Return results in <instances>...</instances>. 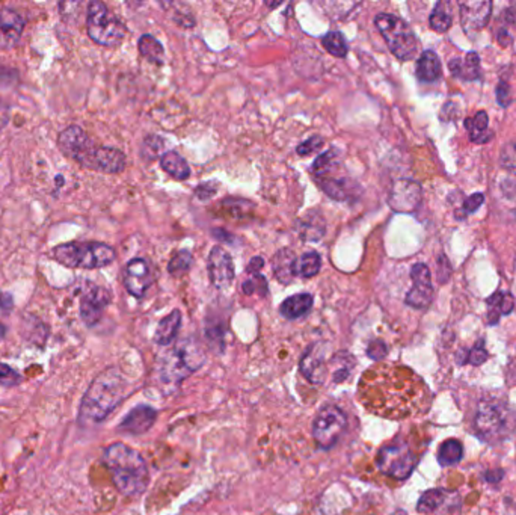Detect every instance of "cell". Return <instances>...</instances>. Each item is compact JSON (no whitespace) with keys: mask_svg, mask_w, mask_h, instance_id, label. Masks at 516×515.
I'll use <instances>...</instances> for the list:
<instances>
[{"mask_svg":"<svg viewBox=\"0 0 516 515\" xmlns=\"http://www.w3.org/2000/svg\"><path fill=\"white\" fill-rule=\"evenodd\" d=\"M364 407L385 419H408L426 412L432 396L428 384L408 367L378 366L359 382Z\"/></svg>","mask_w":516,"mask_h":515,"instance_id":"cell-1","label":"cell"},{"mask_svg":"<svg viewBox=\"0 0 516 515\" xmlns=\"http://www.w3.org/2000/svg\"><path fill=\"white\" fill-rule=\"evenodd\" d=\"M128 395V381L117 367L106 369L91 382L80 403L79 423L84 426L103 422Z\"/></svg>","mask_w":516,"mask_h":515,"instance_id":"cell-2","label":"cell"},{"mask_svg":"<svg viewBox=\"0 0 516 515\" xmlns=\"http://www.w3.org/2000/svg\"><path fill=\"white\" fill-rule=\"evenodd\" d=\"M103 462L117 490L127 497H138L150 482L147 462L140 453L123 443H114L105 450Z\"/></svg>","mask_w":516,"mask_h":515,"instance_id":"cell-3","label":"cell"},{"mask_svg":"<svg viewBox=\"0 0 516 515\" xmlns=\"http://www.w3.org/2000/svg\"><path fill=\"white\" fill-rule=\"evenodd\" d=\"M206 353L195 339L178 341L157 360L156 373L160 384L176 386L204 365Z\"/></svg>","mask_w":516,"mask_h":515,"instance_id":"cell-4","label":"cell"},{"mask_svg":"<svg viewBox=\"0 0 516 515\" xmlns=\"http://www.w3.org/2000/svg\"><path fill=\"white\" fill-rule=\"evenodd\" d=\"M58 263L73 269H97L112 263L117 254L114 248L100 242H70L52 251Z\"/></svg>","mask_w":516,"mask_h":515,"instance_id":"cell-5","label":"cell"},{"mask_svg":"<svg viewBox=\"0 0 516 515\" xmlns=\"http://www.w3.org/2000/svg\"><path fill=\"white\" fill-rule=\"evenodd\" d=\"M472 428L484 441L495 443L510 436L515 428V416L505 402L488 399L477 407Z\"/></svg>","mask_w":516,"mask_h":515,"instance_id":"cell-6","label":"cell"},{"mask_svg":"<svg viewBox=\"0 0 516 515\" xmlns=\"http://www.w3.org/2000/svg\"><path fill=\"white\" fill-rule=\"evenodd\" d=\"M86 27L89 38L103 47H118L124 41L127 32L123 22L98 0H94L88 6Z\"/></svg>","mask_w":516,"mask_h":515,"instance_id":"cell-7","label":"cell"},{"mask_svg":"<svg viewBox=\"0 0 516 515\" xmlns=\"http://www.w3.org/2000/svg\"><path fill=\"white\" fill-rule=\"evenodd\" d=\"M374 25L382 34L391 53L400 60H411L418 50L417 38L406 22L392 14H378Z\"/></svg>","mask_w":516,"mask_h":515,"instance_id":"cell-8","label":"cell"},{"mask_svg":"<svg viewBox=\"0 0 516 515\" xmlns=\"http://www.w3.org/2000/svg\"><path fill=\"white\" fill-rule=\"evenodd\" d=\"M418 462V455L406 441H394L378 452V469L387 476L404 481L408 479Z\"/></svg>","mask_w":516,"mask_h":515,"instance_id":"cell-9","label":"cell"},{"mask_svg":"<svg viewBox=\"0 0 516 515\" xmlns=\"http://www.w3.org/2000/svg\"><path fill=\"white\" fill-rule=\"evenodd\" d=\"M348 428V417L336 405L322 408L312 423V437L322 449H331L338 443L344 429Z\"/></svg>","mask_w":516,"mask_h":515,"instance_id":"cell-10","label":"cell"},{"mask_svg":"<svg viewBox=\"0 0 516 515\" xmlns=\"http://www.w3.org/2000/svg\"><path fill=\"white\" fill-rule=\"evenodd\" d=\"M59 148L68 157H72L82 167L93 169L98 147L79 126H70L58 138Z\"/></svg>","mask_w":516,"mask_h":515,"instance_id":"cell-11","label":"cell"},{"mask_svg":"<svg viewBox=\"0 0 516 515\" xmlns=\"http://www.w3.org/2000/svg\"><path fill=\"white\" fill-rule=\"evenodd\" d=\"M412 287L406 295V304L412 308H426L433 299L432 275L429 268L424 263L414 265L411 269Z\"/></svg>","mask_w":516,"mask_h":515,"instance_id":"cell-12","label":"cell"},{"mask_svg":"<svg viewBox=\"0 0 516 515\" xmlns=\"http://www.w3.org/2000/svg\"><path fill=\"white\" fill-rule=\"evenodd\" d=\"M110 299H112V295L105 287L91 285L89 289L85 290L82 299H80V316L88 327L98 324L106 307L110 304Z\"/></svg>","mask_w":516,"mask_h":515,"instance_id":"cell-13","label":"cell"},{"mask_svg":"<svg viewBox=\"0 0 516 515\" xmlns=\"http://www.w3.org/2000/svg\"><path fill=\"white\" fill-rule=\"evenodd\" d=\"M421 201V186L414 180H399L392 185L388 203L394 211L409 214Z\"/></svg>","mask_w":516,"mask_h":515,"instance_id":"cell-14","label":"cell"},{"mask_svg":"<svg viewBox=\"0 0 516 515\" xmlns=\"http://www.w3.org/2000/svg\"><path fill=\"white\" fill-rule=\"evenodd\" d=\"M207 269L211 285L218 289L228 287L234 278V263H232L231 256L222 247H215L210 251Z\"/></svg>","mask_w":516,"mask_h":515,"instance_id":"cell-15","label":"cell"},{"mask_svg":"<svg viewBox=\"0 0 516 515\" xmlns=\"http://www.w3.org/2000/svg\"><path fill=\"white\" fill-rule=\"evenodd\" d=\"M151 270L144 259L130 260L124 268V286L135 298H143L151 286Z\"/></svg>","mask_w":516,"mask_h":515,"instance_id":"cell-16","label":"cell"},{"mask_svg":"<svg viewBox=\"0 0 516 515\" xmlns=\"http://www.w3.org/2000/svg\"><path fill=\"white\" fill-rule=\"evenodd\" d=\"M461 23L468 35L477 32L488 25L491 17L492 4L489 0H472L461 2Z\"/></svg>","mask_w":516,"mask_h":515,"instance_id":"cell-17","label":"cell"},{"mask_svg":"<svg viewBox=\"0 0 516 515\" xmlns=\"http://www.w3.org/2000/svg\"><path fill=\"white\" fill-rule=\"evenodd\" d=\"M300 373L311 384H322L328 375L326 361H325V348L320 343H315L303 353L300 360Z\"/></svg>","mask_w":516,"mask_h":515,"instance_id":"cell-18","label":"cell"},{"mask_svg":"<svg viewBox=\"0 0 516 515\" xmlns=\"http://www.w3.org/2000/svg\"><path fill=\"white\" fill-rule=\"evenodd\" d=\"M25 30V20L13 9L0 11V50L14 48Z\"/></svg>","mask_w":516,"mask_h":515,"instance_id":"cell-19","label":"cell"},{"mask_svg":"<svg viewBox=\"0 0 516 515\" xmlns=\"http://www.w3.org/2000/svg\"><path fill=\"white\" fill-rule=\"evenodd\" d=\"M156 417L157 412L154 408L148 405H139L127 414L124 420L119 423L118 429L126 433H131V436H139V433H144L151 429V426L154 425Z\"/></svg>","mask_w":516,"mask_h":515,"instance_id":"cell-20","label":"cell"},{"mask_svg":"<svg viewBox=\"0 0 516 515\" xmlns=\"http://www.w3.org/2000/svg\"><path fill=\"white\" fill-rule=\"evenodd\" d=\"M126 168V156L123 151H119L112 147H98L95 160H94V171L106 174H117L121 173Z\"/></svg>","mask_w":516,"mask_h":515,"instance_id":"cell-21","label":"cell"},{"mask_svg":"<svg viewBox=\"0 0 516 515\" xmlns=\"http://www.w3.org/2000/svg\"><path fill=\"white\" fill-rule=\"evenodd\" d=\"M312 302H315V299H312V295L310 294L293 295L282 302L279 307V313L282 315V318L295 320L310 313V310L312 308Z\"/></svg>","mask_w":516,"mask_h":515,"instance_id":"cell-22","label":"cell"},{"mask_svg":"<svg viewBox=\"0 0 516 515\" xmlns=\"http://www.w3.org/2000/svg\"><path fill=\"white\" fill-rule=\"evenodd\" d=\"M441 73L442 67L438 55L432 52V50L423 52L417 60V77L421 82L432 84L441 77Z\"/></svg>","mask_w":516,"mask_h":515,"instance_id":"cell-23","label":"cell"},{"mask_svg":"<svg viewBox=\"0 0 516 515\" xmlns=\"http://www.w3.org/2000/svg\"><path fill=\"white\" fill-rule=\"evenodd\" d=\"M317 185L322 188L328 197L336 201H346L350 197H353L355 192V186H353L349 180L346 178H328V177H319Z\"/></svg>","mask_w":516,"mask_h":515,"instance_id":"cell-24","label":"cell"},{"mask_svg":"<svg viewBox=\"0 0 516 515\" xmlns=\"http://www.w3.org/2000/svg\"><path fill=\"white\" fill-rule=\"evenodd\" d=\"M181 325V313L178 310H174L166 318L161 319L157 325L154 340L157 345L168 346L171 345L174 339L177 337V332Z\"/></svg>","mask_w":516,"mask_h":515,"instance_id":"cell-25","label":"cell"},{"mask_svg":"<svg viewBox=\"0 0 516 515\" xmlns=\"http://www.w3.org/2000/svg\"><path fill=\"white\" fill-rule=\"evenodd\" d=\"M451 73L463 80H475L480 77V58L475 52H470L465 59H451L449 64Z\"/></svg>","mask_w":516,"mask_h":515,"instance_id":"cell-26","label":"cell"},{"mask_svg":"<svg viewBox=\"0 0 516 515\" xmlns=\"http://www.w3.org/2000/svg\"><path fill=\"white\" fill-rule=\"evenodd\" d=\"M489 119H488V114L487 112H477L472 118H468L465 121V127H467L468 133H470V139L472 143L477 144H484L488 141L492 139L494 133L489 130Z\"/></svg>","mask_w":516,"mask_h":515,"instance_id":"cell-27","label":"cell"},{"mask_svg":"<svg viewBox=\"0 0 516 515\" xmlns=\"http://www.w3.org/2000/svg\"><path fill=\"white\" fill-rule=\"evenodd\" d=\"M295 260L296 256L290 249L278 251L275 259H273V272H275V277L282 285H289L295 278V272H293Z\"/></svg>","mask_w":516,"mask_h":515,"instance_id":"cell-28","label":"cell"},{"mask_svg":"<svg viewBox=\"0 0 516 515\" xmlns=\"http://www.w3.org/2000/svg\"><path fill=\"white\" fill-rule=\"evenodd\" d=\"M160 165L171 177H174L176 180L185 181L190 177L189 164L178 153H176V151H168V153L161 156Z\"/></svg>","mask_w":516,"mask_h":515,"instance_id":"cell-29","label":"cell"},{"mask_svg":"<svg viewBox=\"0 0 516 515\" xmlns=\"http://www.w3.org/2000/svg\"><path fill=\"white\" fill-rule=\"evenodd\" d=\"M138 48H139L140 56H144L148 63L156 64V65L164 64L165 48L153 35L145 34L140 37L138 41Z\"/></svg>","mask_w":516,"mask_h":515,"instance_id":"cell-30","label":"cell"},{"mask_svg":"<svg viewBox=\"0 0 516 515\" xmlns=\"http://www.w3.org/2000/svg\"><path fill=\"white\" fill-rule=\"evenodd\" d=\"M322 268V257L317 252L311 251V252H305L300 257H296L295 265H293V272H295V277H302V278H311L317 275Z\"/></svg>","mask_w":516,"mask_h":515,"instance_id":"cell-31","label":"cell"},{"mask_svg":"<svg viewBox=\"0 0 516 515\" xmlns=\"http://www.w3.org/2000/svg\"><path fill=\"white\" fill-rule=\"evenodd\" d=\"M299 233L303 240H317L325 235V222L322 216H311V214H308L300 221Z\"/></svg>","mask_w":516,"mask_h":515,"instance_id":"cell-32","label":"cell"},{"mask_svg":"<svg viewBox=\"0 0 516 515\" xmlns=\"http://www.w3.org/2000/svg\"><path fill=\"white\" fill-rule=\"evenodd\" d=\"M462 453H463L462 443L459 440L451 438L441 444L438 452V461L444 467L454 466V464H458L462 459Z\"/></svg>","mask_w":516,"mask_h":515,"instance_id":"cell-33","label":"cell"},{"mask_svg":"<svg viewBox=\"0 0 516 515\" xmlns=\"http://www.w3.org/2000/svg\"><path fill=\"white\" fill-rule=\"evenodd\" d=\"M355 366V360L352 358L350 353L348 352H340L333 357L331 367H332V377L336 382H343L350 377V372Z\"/></svg>","mask_w":516,"mask_h":515,"instance_id":"cell-34","label":"cell"},{"mask_svg":"<svg viewBox=\"0 0 516 515\" xmlns=\"http://www.w3.org/2000/svg\"><path fill=\"white\" fill-rule=\"evenodd\" d=\"M429 22L432 29L437 30V32H445V30H449L453 22L450 5L445 2H438L433 8Z\"/></svg>","mask_w":516,"mask_h":515,"instance_id":"cell-35","label":"cell"},{"mask_svg":"<svg viewBox=\"0 0 516 515\" xmlns=\"http://www.w3.org/2000/svg\"><path fill=\"white\" fill-rule=\"evenodd\" d=\"M322 46L326 48L328 53H331L336 58H346L349 52L346 38L343 37L341 32H337V30H332V32H328L325 37H323Z\"/></svg>","mask_w":516,"mask_h":515,"instance_id":"cell-36","label":"cell"},{"mask_svg":"<svg viewBox=\"0 0 516 515\" xmlns=\"http://www.w3.org/2000/svg\"><path fill=\"white\" fill-rule=\"evenodd\" d=\"M445 500V493L442 490H428L426 493H423V496L418 500L417 504V511L420 514H432L435 511H438L442 503Z\"/></svg>","mask_w":516,"mask_h":515,"instance_id":"cell-37","label":"cell"},{"mask_svg":"<svg viewBox=\"0 0 516 515\" xmlns=\"http://www.w3.org/2000/svg\"><path fill=\"white\" fill-rule=\"evenodd\" d=\"M337 150H328L326 153L320 155L316 160L315 164H312L311 167V173L316 174L317 177H325L329 171L336 167L337 164Z\"/></svg>","mask_w":516,"mask_h":515,"instance_id":"cell-38","label":"cell"},{"mask_svg":"<svg viewBox=\"0 0 516 515\" xmlns=\"http://www.w3.org/2000/svg\"><path fill=\"white\" fill-rule=\"evenodd\" d=\"M190 265H192V254H190V252L186 251V249L178 251L177 254L169 260L168 272H169L171 275L185 274V272L189 269Z\"/></svg>","mask_w":516,"mask_h":515,"instance_id":"cell-39","label":"cell"},{"mask_svg":"<svg viewBox=\"0 0 516 515\" xmlns=\"http://www.w3.org/2000/svg\"><path fill=\"white\" fill-rule=\"evenodd\" d=\"M242 290H244V294H246V295H252V294H256V292H260L261 295H266L267 294V281H266L265 277L260 275V274L251 275L248 280H245L244 282H242Z\"/></svg>","mask_w":516,"mask_h":515,"instance_id":"cell-40","label":"cell"},{"mask_svg":"<svg viewBox=\"0 0 516 515\" xmlns=\"http://www.w3.org/2000/svg\"><path fill=\"white\" fill-rule=\"evenodd\" d=\"M23 382V377L15 372L11 366L0 363V386L4 387H17Z\"/></svg>","mask_w":516,"mask_h":515,"instance_id":"cell-41","label":"cell"},{"mask_svg":"<svg viewBox=\"0 0 516 515\" xmlns=\"http://www.w3.org/2000/svg\"><path fill=\"white\" fill-rule=\"evenodd\" d=\"M500 195L503 203H515L516 204V178L508 177L500 185Z\"/></svg>","mask_w":516,"mask_h":515,"instance_id":"cell-42","label":"cell"},{"mask_svg":"<svg viewBox=\"0 0 516 515\" xmlns=\"http://www.w3.org/2000/svg\"><path fill=\"white\" fill-rule=\"evenodd\" d=\"M323 145V139L320 136H311L307 141H303L296 148L299 156H310L317 151Z\"/></svg>","mask_w":516,"mask_h":515,"instance_id":"cell-43","label":"cell"},{"mask_svg":"<svg viewBox=\"0 0 516 515\" xmlns=\"http://www.w3.org/2000/svg\"><path fill=\"white\" fill-rule=\"evenodd\" d=\"M501 165L505 169L516 173V144L504 147V150L501 151Z\"/></svg>","mask_w":516,"mask_h":515,"instance_id":"cell-44","label":"cell"},{"mask_svg":"<svg viewBox=\"0 0 516 515\" xmlns=\"http://www.w3.org/2000/svg\"><path fill=\"white\" fill-rule=\"evenodd\" d=\"M488 360V352L487 349H484L483 346V341H479L477 345H475L470 353H468V361L471 363L472 366H480L482 363H484Z\"/></svg>","mask_w":516,"mask_h":515,"instance_id":"cell-45","label":"cell"},{"mask_svg":"<svg viewBox=\"0 0 516 515\" xmlns=\"http://www.w3.org/2000/svg\"><path fill=\"white\" fill-rule=\"evenodd\" d=\"M387 352H388V348H387V345L382 340H373L370 343V345H369V348H367L369 357L373 358V360H381V358H383V357L387 356Z\"/></svg>","mask_w":516,"mask_h":515,"instance_id":"cell-46","label":"cell"},{"mask_svg":"<svg viewBox=\"0 0 516 515\" xmlns=\"http://www.w3.org/2000/svg\"><path fill=\"white\" fill-rule=\"evenodd\" d=\"M483 203H484V195L482 194V192H475V194L467 198V201L463 203V211L465 214H472V211L477 210Z\"/></svg>","mask_w":516,"mask_h":515,"instance_id":"cell-47","label":"cell"},{"mask_svg":"<svg viewBox=\"0 0 516 515\" xmlns=\"http://www.w3.org/2000/svg\"><path fill=\"white\" fill-rule=\"evenodd\" d=\"M216 189L218 186L215 183H211V181H209V183H204L195 189V194L197 197H199L201 200H207L210 197H213L216 194Z\"/></svg>","mask_w":516,"mask_h":515,"instance_id":"cell-48","label":"cell"},{"mask_svg":"<svg viewBox=\"0 0 516 515\" xmlns=\"http://www.w3.org/2000/svg\"><path fill=\"white\" fill-rule=\"evenodd\" d=\"M263 266H265V259L258 257V256L252 257L251 261L248 263V266H246V272L249 275H256L263 269Z\"/></svg>","mask_w":516,"mask_h":515,"instance_id":"cell-49","label":"cell"},{"mask_svg":"<svg viewBox=\"0 0 516 515\" xmlns=\"http://www.w3.org/2000/svg\"><path fill=\"white\" fill-rule=\"evenodd\" d=\"M513 310V298L509 294H503V298L500 301L498 306V311L500 315H509V313Z\"/></svg>","mask_w":516,"mask_h":515,"instance_id":"cell-50","label":"cell"},{"mask_svg":"<svg viewBox=\"0 0 516 515\" xmlns=\"http://www.w3.org/2000/svg\"><path fill=\"white\" fill-rule=\"evenodd\" d=\"M497 98H498V103L501 106H508L509 105V85L501 82L498 86H497Z\"/></svg>","mask_w":516,"mask_h":515,"instance_id":"cell-51","label":"cell"},{"mask_svg":"<svg viewBox=\"0 0 516 515\" xmlns=\"http://www.w3.org/2000/svg\"><path fill=\"white\" fill-rule=\"evenodd\" d=\"M8 119H9V109L2 102V100H0V130H2L8 124Z\"/></svg>","mask_w":516,"mask_h":515,"instance_id":"cell-52","label":"cell"},{"mask_svg":"<svg viewBox=\"0 0 516 515\" xmlns=\"http://www.w3.org/2000/svg\"><path fill=\"white\" fill-rule=\"evenodd\" d=\"M0 308L4 311H9L13 310V296L8 294H2L0 295Z\"/></svg>","mask_w":516,"mask_h":515,"instance_id":"cell-53","label":"cell"}]
</instances>
